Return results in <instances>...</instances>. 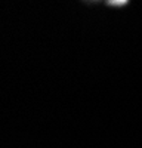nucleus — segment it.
<instances>
[{"label": "nucleus", "mask_w": 142, "mask_h": 148, "mask_svg": "<svg viewBox=\"0 0 142 148\" xmlns=\"http://www.w3.org/2000/svg\"><path fill=\"white\" fill-rule=\"evenodd\" d=\"M106 5H110V6H124V5H127V0H111V2H108Z\"/></svg>", "instance_id": "1"}]
</instances>
